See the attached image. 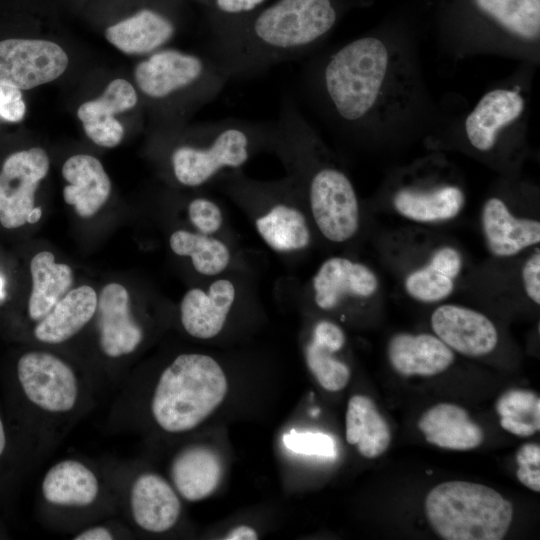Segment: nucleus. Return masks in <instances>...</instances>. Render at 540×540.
Returning a JSON list of instances; mask_svg holds the SVG:
<instances>
[{
	"mask_svg": "<svg viewBox=\"0 0 540 540\" xmlns=\"http://www.w3.org/2000/svg\"><path fill=\"white\" fill-rule=\"evenodd\" d=\"M310 340L338 352L343 348L346 337L339 325L329 320H322L315 325Z\"/></svg>",
	"mask_w": 540,
	"mask_h": 540,
	"instance_id": "58836bf2",
	"label": "nucleus"
},
{
	"mask_svg": "<svg viewBox=\"0 0 540 540\" xmlns=\"http://www.w3.org/2000/svg\"><path fill=\"white\" fill-rule=\"evenodd\" d=\"M336 19L331 0H278L248 22L220 26L211 58L228 79L257 76L316 45Z\"/></svg>",
	"mask_w": 540,
	"mask_h": 540,
	"instance_id": "f257e3e1",
	"label": "nucleus"
},
{
	"mask_svg": "<svg viewBox=\"0 0 540 540\" xmlns=\"http://www.w3.org/2000/svg\"><path fill=\"white\" fill-rule=\"evenodd\" d=\"M434 334L452 351L469 357L492 352L498 343L494 323L483 313L458 304H441L431 314Z\"/></svg>",
	"mask_w": 540,
	"mask_h": 540,
	"instance_id": "9b49d317",
	"label": "nucleus"
},
{
	"mask_svg": "<svg viewBox=\"0 0 540 540\" xmlns=\"http://www.w3.org/2000/svg\"><path fill=\"white\" fill-rule=\"evenodd\" d=\"M226 540H255L257 532L250 526L240 525L230 530L224 537Z\"/></svg>",
	"mask_w": 540,
	"mask_h": 540,
	"instance_id": "37998d69",
	"label": "nucleus"
},
{
	"mask_svg": "<svg viewBox=\"0 0 540 540\" xmlns=\"http://www.w3.org/2000/svg\"><path fill=\"white\" fill-rule=\"evenodd\" d=\"M283 442L291 451L310 456L334 458L337 454L334 439L322 432L291 430L284 434Z\"/></svg>",
	"mask_w": 540,
	"mask_h": 540,
	"instance_id": "f704fd0d",
	"label": "nucleus"
},
{
	"mask_svg": "<svg viewBox=\"0 0 540 540\" xmlns=\"http://www.w3.org/2000/svg\"><path fill=\"white\" fill-rule=\"evenodd\" d=\"M345 429L346 441L368 459L382 455L391 442L389 425L373 400L365 395L357 394L349 399Z\"/></svg>",
	"mask_w": 540,
	"mask_h": 540,
	"instance_id": "bb28decb",
	"label": "nucleus"
},
{
	"mask_svg": "<svg viewBox=\"0 0 540 540\" xmlns=\"http://www.w3.org/2000/svg\"><path fill=\"white\" fill-rule=\"evenodd\" d=\"M49 158L39 147L9 155L0 171V224L15 229L27 223L35 207L39 182L47 175Z\"/></svg>",
	"mask_w": 540,
	"mask_h": 540,
	"instance_id": "1a4fd4ad",
	"label": "nucleus"
},
{
	"mask_svg": "<svg viewBox=\"0 0 540 540\" xmlns=\"http://www.w3.org/2000/svg\"><path fill=\"white\" fill-rule=\"evenodd\" d=\"M75 540H111V532L105 527H94L83 531L74 537Z\"/></svg>",
	"mask_w": 540,
	"mask_h": 540,
	"instance_id": "c03bdc74",
	"label": "nucleus"
},
{
	"mask_svg": "<svg viewBox=\"0 0 540 540\" xmlns=\"http://www.w3.org/2000/svg\"><path fill=\"white\" fill-rule=\"evenodd\" d=\"M463 266L464 258L458 248L441 245L430 253L424 263L406 273L404 291L418 302H441L455 290Z\"/></svg>",
	"mask_w": 540,
	"mask_h": 540,
	"instance_id": "dca6fc26",
	"label": "nucleus"
},
{
	"mask_svg": "<svg viewBox=\"0 0 540 540\" xmlns=\"http://www.w3.org/2000/svg\"><path fill=\"white\" fill-rule=\"evenodd\" d=\"M171 250L191 258L195 270L206 276L224 271L230 262V251L219 239L201 233L177 230L169 239Z\"/></svg>",
	"mask_w": 540,
	"mask_h": 540,
	"instance_id": "2f4dec72",
	"label": "nucleus"
},
{
	"mask_svg": "<svg viewBox=\"0 0 540 540\" xmlns=\"http://www.w3.org/2000/svg\"><path fill=\"white\" fill-rule=\"evenodd\" d=\"M18 379L27 398L49 412H67L76 403L78 387L73 370L63 360L46 352L22 355Z\"/></svg>",
	"mask_w": 540,
	"mask_h": 540,
	"instance_id": "9d476101",
	"label": "nucleus"
},
{
	"mask_svg": "<svg viewBox=\"0 0 540 540\" xmlns=\"http://www.w3.org/2000/svg\"><path fill=\"white\" fill-rule=\"evenodd\" d=\"M521 283L526 296L540 304V249L535 248L521 268Z\"/></svg>",
	"mask_w": 540,
	"mask_h": 540,
	"instance_id": "e433bc0d",
	"label": "nucleus"
},
{
	"mask_svg": "<svg viewBox=\"0 0 540 540\" xmlns=\"http://www.w3.org/2000/svg\"><path fill=\"white\" fill-rule=\"evenodd\" d=\"M418 428L427 442L450 450L474 449L484 438L482 428L470 419L467 411L452 403L429 408L419 419Z\"/></svg>",
	"mask_w": 540,
	"mask_h": 540,
	"instance_id": "b1692460",
	"label": "nucleus"
},
{
	"mask_svg": "<svg viewBox=\"0 0 540 540\" xmlns=\"http://www.w3.org/2000/svg\"><path fill=\"white\" fill-rule=\"evenodd\" d=\"M518 464H532L540 466V447L535 443L522 445L516 455Z\"/></svg>",
	"mask_w": 540,
	"mask_h": 540,
	"instance_id": "79ce46f5",
	"label": "nucleus"
},
{
	"mask_svg": "<svg viewBox=\"0 0 540 540\" xmlns=\"http://www.w3.org/2000/svg\"><path fill=\"white\" fill-rule=\"evenodd\" d=\"M174 31V25L167 17L144 9L107 28L106 38L127 54H147L169 41Z\"/></svg>",
	"mask_w": 540,
	"mask_h": 540,
	"instance_id": "a878e982",
	"label": "nucleus"
},
{
	"mask_svg": "<svg viewBox=\"0 0 540 540\" xmlns=\"http://www.w3.org/2000/svg\"><path fill=\"white\" fill-rule=\"evenodd\" d=\"M131 510L136 524L152 533L172 528L181 512V503L170 484L154 473L140 475L131 489Z\"/></svg>",
	"mask_w": 540,
	"mask_h": 540,
	"instance_id": "412c9836",
	"label": "nucleus"
},
{
	"mask_svg": "<svg viewBox=\"0 0 540 540\" xmlns=\"http://www.w3.org/2000/svg\"><path fill=\"white\" fill-rule=\"evenodd\" d=\"M265 243L277 252H293L306 248L311 241L307 220L292 205L279 202L255 221Z\"/></svg>",
	"mask_w": 540,
	"mask_h": 540,
	"instance_id": "c756f323",
	"label": "nucleus"
},
{
	"mask_svg": "<svg viewBox=\"0 0 540 540\" xmlns=\"http://www.w3.org/2000/svg\"><path fill=\"white\" fill-rule=\"evenodd\" d=\"M227 391L226 375L214 358L181 354L160 375L152 415L163 430L186 432L205 421L224 401Z\"/></svg>",
	"mask_w": 540,
	"mask_h": 540,
	"instance_id": "7ed1b4c3",
	"label": "nucleus"
},
{
	"mask_svg": "<svg viewBox=\"0 0 540 540\" xmlns=\"http://www.w3.org/2000/svg\"><path fill=\"white\" fill-rule=\"evenodd\" d=\"M97 326L102 351L109 357L132 353L143 339V331L130 310L127 289L119 283L104 286L97 299Z\"/></svg>",
	"mask_w": 540,
	"mask_h": 540,
	"instance_id": "4468645a",
	"label": "nucleus"
},
{
	"mask_svg": "<svg viewBox=\"0 0 540 540\" xmlns=\"http://www.w3.org/2000/svg\"><path fill=\"white\" fill-rule=\"evenodd\" d=\"M30 272L33 286L28 303L29 316L40 321L68 292L73 283V272L67 264L56 263L54 254L49 251L34 255Z\"/></svg>",
	"mask_w": 540,
	"mask_h": 540,
	"instance_id": "cd10ccee",
	"label": "nucleus"
},
{
	"mask_svg": "<svg viewBox=\"0 0 540 540\" xmlns=\"http://www.w3.org/2000/svg\"><path fill=\"white\" fill-rule=\"evenodd\" d=\"M188 216L193 226L201 234L211 235L222 226L220 207L207 198H195L188 205Z\"/></svg>",
	"mask_w": 540,
	"mask_h": 540,
	"instance_id": "c9c22d12",
	"label": "nucleus"
},
{
	"mask_svg": "<svg viewBox=\"0 0 540 540\" xmlns=\"http://www.w3.org/2000/svg\"><path fill=\"white\" fill-rule=\"evenodd\" d=\"M98 296L87 285L67 292L39 321L35 337L50 344L62 343L78 333L96 312Z\"/></svg>",
	"mask_w": 540,
	"mask_h": 540,
	"instance_id": "393cba45",
	"label": "nucleus"
},
{
	"mask_svg": "<svg viewBox=\"0 0 540 540\" xmlns=\"http://www.w3.org/2000/svg\"><path fill=\"white\" fill-rule=\"evenodd\" d=\"M315 166L306 169L307 194L314 223L330 242H346L360 227V208L354 186L338 168L326 164Z\"/></svg>",
	"mask_w": 540,
	"mask_h": 540,
	"instance_id": "0eeeda50",
	"label": "nucleus"
},
{
	"mask_svg": "<svg viewBox=\"0 0 540 540\" xmlns=\"http://www.w3.org/2000/svg\"><path fill=\"white\" fill-rule=\"evenodd\" d=\"M392 205L403 218L423 224L453 220L463 210L465 194L454 184L405 186L392 197Z\"/></svg>",
	"mask_w": 540,
	"mask_h": 540,
	"instance_id": "a211bd4d",
	"label": "nucleus"
},
{
	"mask_svg": "<svg viewBox=\"0 0 540 540\" xmlns=\"http://www.w3.org/2000/svg\"><path fill=\"white\" fill-rule=\"evenodd\" d=\"M199 143L182 144L171 153L176 180L197 187L226 168H239L259 142H270L272 123L223 119L203 125Z\"/></svg>",
	"mask_w": 540,
	"mask_h": 540,
	"instance_id": "39448f33",
	"label": "nucleus"
},
{
	"mask_svg": "<svg viewBox=\"0 0 540 540\" xmlns=\"http://www.w3.org/2000/svg\"><path fill=\"white\" fill-rule=\"evenodd\" d=\"M432 530L445 540H501L513 506L491 487L462 480L440 483L425 499Z\"/></svg>",
	"mask_w": 540,
	"mask_h": 540,
	"instance_id": "20e7f679",
	"label": "nucleus"
},
{
	"mask_svg": "<svg viewBox=\"0 0 540 540\" xmlns=\"http://www.w3.org/2000/svg\"><path fill=\"white\" fill-rule=\"evenodd\" d=\"M137 100L136 90L130 82L115 79L100 98L83 103L77 116L94 143L102 147H115L123 138L124 128L113 115L132 109Z\"/></svg>",
	"mask_w": 540,
	"mask_h": 540,
	"instance_id": "f3484780",
	"label": "nucleus"
},
{
	"mask_svg": "<svg viewBox=\"0 0 540 540\" xmlns=\"http://www.w3.org/2000/svg\"><path fill=\"white\" fill-rule=\"evenodd\" d=\"M478 11L523 43L540 38V0H473Z\"/></svg>",
	"mask_w": 540,
	"mask_h": 540,
	"instance_id": "7c9ffc66",
	"label": "nucleus"
},
{
	"mask_svg": "<svg viewBox=\"0 0 540 540\" xmlns=\"http://www.w3.org/2000/svg\"><path fill=\"white\" fill-rule=\"evenodd\" d=\"M523 110L524 99L517 91L495 89L486 93L466 118L469 143L481 152L490 151L500 131L517 120Z\"/></svg>",
	"mask_w": 540,
	"mask_h": 540,
	"instance_id": "aec40b11",
	"label": "nucleus"
},
{
	"mask_svg": "<svg viewBox=\"0 0 540 540\" xmlns=\"http://www.w3.org/2000/svg\"><path fill=\"white\" fill-rule=\"evenodd\" d=\"M336 352L310 340L304 356L307 367L322 388L337 392L344 389L351 377L346 363L337 359Z\"/></svg>",
	"mask_w": 540,
	"mask_h": 540,
	"instance_id": "72a5a7b5",
	"label": "nucleus"
},
{
	"mask_svg": "<svg viewBox=\"0 0 540 540\" xmlns=\"http://www.w3.org/2000/svg\"><path fill=\"white\" fill-rule=\"evenodd\" d=\"M481 229L486 247L496 258H510L540 242V222L515 215L499 197L482 206Z\"/></svg>",
	"mask_w": 540,
	"mask_h": 540,
	"instance_id": "ddd939ff",
	"label": "nucleus"
},
{
	"mask_svg": "<svg viewBox=\"0 0 540 540\" xmlns=\"http://www.w3.org/2000/svg\"><path fill=\"white\" fill-rule=\"evenodd\" d=\"M388 359L403 376H434L447 370L455 355L435 334L398 333L389 341Z\"/></svg>",
	"mask_w": 540,
	"mask_h": 540,
	"instance_id": "6ab92c4d",
	"label": "nucleus"
},
{
	"mask_svg": "<svg viewBox=\"0 0 540 540\" xmlns=\"http://www.w3.org/2000/svg\"><path fill=\"white\" fill-rule=\"evenodd\" d=\"M5 444H6L5 431H4L2 420L0 418V456L4 451Z\"/></svg>",
	"mask_w": 540,
	"mask_h": 540,
	"instance_id": "49530a36",
	"label": "nucleus"
},
{
	"mask_svg": "<svg viewBox=\"0 0 540 540\" xmlns=\"http://www.w3.org/2000/svg\"><path fill=\"white\" fill-rule=\"evenodd\" d=\"M397 62L379 38L353 40L329 56L321 74L326 101L346 124L360 125L385 110L397 90Z\"/></svg>",
	"mask_w": 540,
	"mask_h": 540,
	"instance_id": "f03ea898",
	"label": "nucleus"
},
{
	"mask_svg": "<svg viewBox=\"0 0 540 540\" xmlns=\"http://www.w3.org/2000/svg\"><path fill=\"white\" fill-rule=\"evenodd\" d=\"M62 175L69 183L63 190L64 200L80 217L95 215L108 200L111 182L97 158L74 155L65 161Z\"/></svg>",
	"mask_w": 540,
	"mask_h": 540,
	"instance_id": "4be33fe9",
	"label": "nucleus"
},
{
	"mask_svg": "<svg viewBox=\"0 0 540 540\" xmlns=\"http://www.w3.org/2000/svg\"><path fill=\"white\" fill-rule=\"evenodd\" d=\"M41 215H42L41 208L35 206L28 215L27 223H30V224L36 223L41 218Z\"/></svg>",
	"mask_w": 540,
	"mask_h": 540,
	"instance_id": "a18cd8bd",
	"label": "nucleus"
},
{
	"mask_svg": "<svg viewBox=\"0 0 540 540\" xmlns=\"http://www.w3.org/2000/svg\"><path fill=\"white\" fill-rule=\"evenodd\" d=\"M518 480L529 489L540 491V466L532 464H518Z\"/></svg>",
	"mask_w": 540,
	"mask_h": 540,
	"instance_id": "a19ab883",
	"label": "nucleus"
},
{
	"mask_svg": "<svg viewBox=\"0 0 540 540\" xmlns=\"http://www.w3.org/2000/svg\"><path fill=\"white\" fill-rule=\"evenodd\" d=\"M495 410L501 427L514 435L528 437L540 429V400L533 391L508 390L498 398Z\"/></svg>",
	"mask_w": 540,
	"mask_h": 540,
	"instance_id": "473e14b6",
	"label": "nucleus"
},
{
	"mask_svg": "<svg viewBox=\"0 0 540 540\" xmlns=\"http://www.w3.org/2000/svg\"><path fill=\"white\" fill-rule=\"evenodd\" d=\"M312 284L315 304L322 310L334 309L346 299H370L379 290V278L372 268L339 256L320 265Z\"/></svg>",
	"mask_w": 540,
	"mask_h": 540,
	"instance_id": "f8f14e48",
	"label": "nucleus"
},
{
	"mask_svg": "<svg viewBox=\"0 0 540 540\" xmlns=\"http://www.w3.org/2000/svg\"><path fill=\"white\" fill-rule=\"evenodd\" d=\"M264 0H213L215 8L223 15L238 17L254 11Z\"/></svg>",
	"mask_w": 540,
	"mask_h": 540,
	"instance_id": "ea45409f",
	"label": "nucleus"
},
{
	"mask_svg": "<svg viewBox=\"0 0 540 540\" xmlns=\"http://www.w3.org/2000/svg\"><path fill=\"white\" fill-rule=\"evenodd\" d=\"M68 65L65 51L56 43L38 39L0 42V84L28 90L61 76Z\"/></svg>",
	"mask_w": 540,
	"mask_h": 540,
	"instance_id": "6e6552de",
	"label": "nucleus"
},
{
	"mask_svg": "<svg viewBox=\"0 0 540 540\" xmlns=\"http://www.w3.org/2000/svg\"><path fill=\"white\" fill-rule=\"evenodd\" d=\"M98 481L84 464L65 460L54 465L42 482L44 498L56 505L87 506L98 494Z\"/></svg>",
	"mask_w": 540,
	"mask_h": 540,
	"instance_id": "c85d7f7f",
	"label": "nucleus"
},
{
	"mask_svg": "<svg viewBox=\"0 0 540 540\" xmlns=\"http://www.w3.org/2000/svg\"><path fill=\"white\" fill-rule=\"evenodd\" d=\"M25 111L21 90L0 84V118L18 122L23 119Z\"/></svg>",
	"mask_w": 540,
	"mask_h": 540,
	"instance_id": "4c0bfd02",
	"label": "nucleus"
},
{
	"mask_svg": "<svg viewBox=\"0 0 540 540\" xmlns=\"http://www.w3.org/2000/svg\"><path fill=\"white\" fill-rule=\"evenodd\" d=\"M236 289L228 279H218L208 290L192 288L180 303V319L192 337L206 340L217 336L223 329L234 304Z\"/></svg>",
	"mask_w": 540,
	"mask_h": 540,
	"instance_id": "2eb2a0df",
	"label": "nucleus"
},
{
	"mask_svg": "<svg viewBox=\"0 0 540 540\" xmlns=\"http://www.w3.org/2000/svg\"><path fill=\"white\" fill-rule=\"evenodd\" d=\"M135 80L154 100L187 94L207 103L222 92L229 79L212 58L164 49L151 53L136 66Z\"/></svg>",
	"mask_w": 540,
	"mask_h": 540,
	"instance_id": "423d86ee",
	"label": "nucleus"
},
{
	"mask_svg": "<svg viewBox=\"0 0 540 540\" xmlns=\"http://www.w3.org/2000/svg\"><path fill=\"white\" fill-rule=\"evenodd\" d=\"M5 296V292H4V281L3 279L0 277V300H2Z\"/></svg>",
	"mask_w": 540,
	"mask_h": 540,
	"instance_id": "de8ad7c7",
	"label": "nucleus"
},
{
	"mask_svg": "<svg viewBox=\"0 0 540 540\" xmlns=\"http://www.w3.org/2000/svg\"><path fill=\"white\" fill-rule=\"evenodd\" d=\"M223 473L219 454L205 445H192L174 458L171 478L179 494L196 502L209 497L217 489Z\"/></svg>",
	"mask_w": 540,
	"mask_h": 540,
	"instance_id": "5701e85b",
	"label": "nucleus"
}]
</instances>
